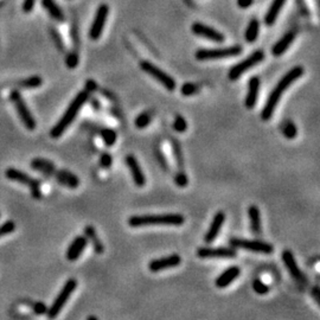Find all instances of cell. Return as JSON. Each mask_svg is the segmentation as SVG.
Returning <instances> with one entry per match:
<instances>
[{"mask_svg":"<svg viewBox=\"0 0 320 320\" xmlns=\"http://www.w3.org/2000/svg\"><path fill=\"white\" fill-rule=\"evenodd\" d=\"M302 74H304V68L300 67V65H297V67L292 68L291 70L277 82L275 88H274L272 90V93L269 94L267 102L264 104L262 112H261V119L263 121H268L270 117L273 116L276 106L280 102L281 96H283L284 93L290 88L292 83H294L298 78L301 77Z\"/></svg>","mask_w":320,"mask_h":320,"instance_id":"cell-1","label":"cell"},{"mask_svg":"<svg viewBox=\"0 0 320 320\" xmlns=\"http://www.w3.org/2000/svg\"><path fill=\"white\" fill-rule=\"evenodd\" d=\"M88 100L89 93L87 92L86 89L81 90V92L75 96V99L71 101L70 104H69L67 110H65L61 119L58 120V123L51 128L50 137L54 139H58L62 137V135L65 133V131L68 130L69 126L72 124V121L76 119V116L78 115L79 110H81V108L85 106Z\"/></svg>","mask_w":320,"mask_h":320,"instance_id":"cell-2","label":"cell"},{"mask_svg":"<svg viewBox=\"0 0 320 320\" xmlns=\"http://www.w3.org/2000/svg\"><path fill=\"white\" fill-rule=\"evenodd\" d=\"M185 217L180 214H160V215H135L128 218V225L132 228L153 227V225H171L179 227L184 224Z\"/></svg>","mask_w":320,"mask_h":320,"instance_id":"cell-3","label":"cell"},{"mask_svg":"<svg viewBox=\"0 0 320 320\" xmlns=\"http://www.w3.org/2000/svg\"><path fill=\"white\" fill-rule=\"evenodd\" d=\"M76 287H77V281H76V279H69L67 283L64 284V286L62 287V290L60 293H58L56 299H55L54 302H52L50 307H48V311H47L48 318L54 319L60 314L61 311L65 306V304H67L69 299H70L71 294L75 292Z\"/></svg>","mask_w":320,"mask_h":320,"instance_id":"cell-4","label":"cell"},{"mask_svg":"<svg viewBox=\"0 0 320 320\" xmlns=\"http://www.w3.org/2000/svg\"><path fill=\"white\" fill-rule=\"evenodd\" d=\"M10 100L12 101L13 106L17 110V114L20 117V121H22L24 126H25L29 131H34L37 127L36 119H34L32 113L30 112L29 107L25 101H24L22 94H20L18 90H12L11 94H10Z\"/></svg>","mask_w":320,"mask_h":320,"instance_id":"cell-5","label":"cell"},{"mask_svg":"<svg viewBox=\"0 0 320 320\" xmlns=\"http://www.w3.org/2000/svg\"><path fill=\"white\" fill-rule=\"evenodd\" d=\"M5 177L9 180L12 182L23 184V185H27L31 190V194L34 199H41L42 198V191H41V182L39 180L34 179L27 173L20 171L18 169L15 168H9L5 171Z\"/></svg>","mask_w":320,"mask_h":320,"instance_id":"cell-6","label":"cell"},{"mask_svg":"<svg viewBox=\"0 0 320 320\" xmlns=\"http://www.w3.org/2000/svg\"><path fill=\"white\" fill-rule=\"evenodd\" d=\"M242 48L239 45H234L229 48L221 49H199L196 51V58L198 61L222 60V58H230L241 55Z\"/></svg>","mask_w":320,"mask_h":320,"instance_id":"cell-7","label":"cell"},{"mask_svg":"<svg viewBox=\"0 0 320 320\" xmlns=\"http://www.w3.org/2000/svg\"><path fill=\"white\" fill-rule=\"evenodd\" d=\"M140 68L146 72V74L152 76L155 81H158L165 89L170 90V92H173V90L176 89L177 85L175 78L171 77L169 74H166L164 70L159 69L156 65L151 63V62L142 61L140 63Z\"/></svg>","mask_w":320,"mask_h":320,"instance_id":"cell-8","label":"cell"},{"mask_svg":"<svg viewBox=\"0 0 320 320\" xmlns=\"http://www.w3.org/2000/svg\"><path fill=\"white\" fill-rule=\"evenodd\" d=\"M264 60V52L262 50H256L254 51L249 57H247L245 61L239 62L238 64L234 65L229 71V78L231 81H236L241 76L245 74L246 71H248L249 69H252L257 65L259 63H261Z\"/></svg>","mask_w":320,"mask_h":320,"instance_id":"cell-9","label":"cell"},{"mask_svg":"<svg viewBox=\"0 0 320 320\" xmlns=\"http://www.w3.org/2000/svg\"><path fill=\"white\" fill-rule=\"evenodd\" d=\"M230 245L234 248L239 249H246L249 252H255L269 255V254L274 253V247L270 243L263 242V241H257V239H245V238H231Z\"/></svg>","mask_w":320,"mask_h":320,"instance_id":"cell-10","label":"cell"},{"mask_svg":"<svg viewBox=\"0 0 320 320\" xmlns=\"http://www.w3.org/2000/svg\"><path fill=\"white\" fill-rule=\"evenodd\" d=\"M108 12H109V9L106 4H102L99 6V9H97V11H96L95 18H94V22L92 24V26H90V31H89L90 39L96 41L101 37V34H102L103 32L104 25H106Z\"/></svg>","mask_w":320,"mask_h":320,"instance_id":"cell-11","label":"cell"},{"mask_svg":"<svg viewBox=\"0 0 320 320\" xmlns=\"http://www.w3.org/2000/svg\"><path fill=\"white\" fill-rule=\"evenodd\" d=\"M283 260L287 270L291 274V276L293 277L299 285H304V286L307 285V277L305 276V274L301 272L300 268H299L297 261H295V257L291 250H285L283 253Z\"/></svg>","mask_w":320,"mask_h":320,"instance_id":"cell-12","label":"cell"},{"mask_svg":"<svg viewBox=\"0 0 320 320\" xmlns=\"http://www.w3.org/2000/svg\"><path fill=\"white\" fill-rule=\"evenodd\" d=\"M180 262H182V257H180L178 254H172V255L160 257V259L151 261V262L148 263V269L153 273H158L162 272V270L178 267Z\"/></svg>","mask_w":320,"mask_h":320,"instance_id":"cell-13","label":"cell"},{"mask_svg":"<svg viewBox=\"0 0 320 320\" xmlns=\"http://www.w3.org/2000/svg\"><path fill=\"white\" fill-rule=\"evenodd\" d=\"M237 255L234 248H199L197 256L201 259H234Z\"/></svg>","mask_w":320,"mask_h":320,"instance_id":"cell-14","label":"cell"},{"mask_svg":"<svg viewBox=\"0 0 320 320\" xmlns=\"http://www.w3.org/2000/svg\"><path fill=\"white\" fill-rule=\"evenodd\" d=\"M192 32L196 34V36H199L202 38H205V39L212 42H217V43H222V42L224 41V36L220 32V31L212 29V27L208 25H204V24L202 23L193 24Z\"/></svg>","mask_w":320,"mask_h":320,"instance_id":"cell-15","label":"cell"},{"mask_svg":"<svg viewBox=\"0 0 320 320\" xmlns=\"http://www.w3.org/2000/svg\"><path fill=\"white\" fill-rule=\"evenodd\" d=\"M225 222V214L223 211H218L215 214L214 220H212L210 228L207 231V234L204 236V241L205 243H212L218 237L220 232L222 230V227H223Z\"/></svg>","mask_w":320,"mask_h":320,"instance_id":"cell-16","label":"cell"},{"mask_svg":"<svg viewBox=\"0 0 320 320\" xmlns=\"http://www.w3.org/2000/svg\"><path fill=\"white\" fill-rule=\"evenodd\" d=\"M87 245H88V238L85 237V236H77V237H75L67 249V254H65L67 259L69 261L77 260L86 250Z\"/></svg>","mask_w":320,"mask_h":320,"instance_id":"cell-17","label":"cell"},{"mask_svg":"<svg viewBox=\"0 0 320 320\" xmlns=\"http://www.w3.org/2000/svg\"><path fill=\"white\" fill-rule=\"evenodd\" d=\"M126 164L130 169V171L132 173V177H133V180L135 183V185L139 187H142L146 184V178L144 172H142L141 166L138 163L137 158L134 155H127L126 156Z\"/></svg>","mask_w":320,"mask_h":320,"instance_id":"cell-18","label":"cell"},{"mask_svg":"<svg viewBox=\"0 0 320 320\" xmlns=\"http://www.w3.org/2000/svg\"><path fill=\"white\" fill-rule=\"evenodd\" d=\"M260 85L261 81L259 77L254 76L249 79L248 85V94H247L245 104L248 109H253L256 106L257 99H259V93H260Z\"/></svg>","mask_w":320,"mask_h":320,"instance_id":"cell-19","label":"cell"},{"mask_svg":"<svg viewBox=\"0 0 320 320\" xmlns=\"http://www.w3.org/2000/svg\"><path fill=\"white\" fill-rule=\"evenodd\" d=\"M295 34H297L295 30L288 31L287 33H285L284 36L276 42L275 45L272 48V54L274 55V56L279 57L288 50V48L291 47L292 43H293L295 39Z\"/></svg>","mask_w":320,"mask_h":320,"instance_id":"cell-20","label":"cell"},{"mask_svg":"<svg viewBox=\"0 0 320 320\" xmlns=\"http://www.w3.org/2000/svg\"><path fill=\"white\" fill-rule=\"evenodd\" d=\"M31 168L34 171H38L48 177H54L55 173L57 171L56 165L54 163H51L50 160L44 159V158H34L31 162Z\"/></svg>","mask_w":320,"mask_h":320,"instance_id":"cell-21","label":"cell"},{"mask_svg":"<svg viewBox=\"0 0 320 320\" xmlns=\"http://www.w3.org/2000/svg\"><path fill=\"white\" fill-rule=\"evenodd\" d=\"M241 274V269L238 267H230V268L225 269L223 273H221V275L217 277L216 281H215V285L218 288H225L234 283V281L237 279Z\"/></svg>","mask_w":320,"mask_h":320,"instance_id":"cell-22","label":"cell"},{"mask_svg":"<svg viewBox=\"0 0 320 320\" xmlns=\"http://www.w3.org/2000/svg\"><path fill=\"white\" fill-rule=\"evenodd\" d=\"M54 177L58 183L69 187V189H76L79 185L78 177L68 171V170H60V171L57 170Z\"/></svg>","mask_w":320,"mask_h":320,"instance_id":"cell-23","label":"cell"},{"mask_svg":"<svg viewBox=\"0 0 320 320\" xmlns=\"http://www.w3.org/2000/svg\"><path fill=\"white\" fill-rule=\"evenodd\" d=\"M248 216L252 231L255 235H261V232H262V229H261V214L256 205H250L248 209Z\"/></svg>","mask_w":320,"mask_h":320,"instance_id":"cell-24","label":"cell"},{"mask_svg":"<svg viewBox=\"0 0 320 320\" xmlns=\"http://www.w3.org/2000/svg\"><path fill=\"white\" fill-rule=\"evenodd\" d=\"M285 2H286V0H274V2L272 3V5H270L268 12H267L266 18H264L266 24H268V25H273V24L275 23V20L277 18V16H279L281 9H283Z\"/></svg>","mask_w":320,"mask_h":320,"instance_id":"cell-25","label":"cell"},{"mask_svg":"<svg viewBox=\"0 0 320 320\" xmlns=\"http://www.w3.org/2000/svg\"><path fill=\"white\" fill-rule=\"evenodd\" d=\"M85 234L87 236V238H89L90 241H92L95 253L102 254L104 252V247L102 245V242L100 241V238L97 237L95 228L92 227V225H87V227L85 228Z\"/></svg>","mask_w":320,"mask_h":320,"instance_id":"cell-26","label":"cell"},{"mask_svg":"<svg viewBox=\"0 0 320 320\" xmlns=\"http://www.w3.org/2000/svg\"><path fill=\"white\" fill-rule=\"evenodd\" d=\"M42 5H43V8L47 10V11L49 12V15H50L52 18L58 20V22H63L64 20L63 13H62L61 9L58 8L57 4L54 2V0H42Z\"/></svg>","mask_w":320,"mask_h":320,"instance_id":"cell-27","label":"cell"},{"mask_svg":"<svg viewBox=\"0 0 320 320\" xmlns=\"http://www.w3.org/2000/svg\"><path fill=\"white\" fill-rule=\"evenodd\" d=\"M259 31H260V23L257 19H252L250 20L248 27H247L245 37L246 41L248 43H253L257 39V36H259Z\"/></svg>","mask_w":320,"mask_h":320,"instance_id":"cell-28","label":"cell"},{"mask_svg":"<svg viewBox=\"0 0 320 320\" xmlns=\"http://www.w3.org/2000/svg\"><path fill=\"white\" fill-rule=\"evenodd\" d=\"M171 144H172V151H173V155H175V159H176L177 168L179 169V171H184V156H183V152H182V147H180V144L176 140V139H172Z\"/></svg>","mask_w":320,"mask_h":320,"instance_id":"cell-29","label":"cell"},{"mask_svg":"<svg viewBox=\"0 0 320 320\" xmlns=\"http://www.w3.org/2000/svg\"><path fill=\"white\" fill-rule=\"evenodd\" d=\"M42 85H43V78L37 75L30 76V77L23 79V81H20L18 83V86L22 87V88L24 89H34V88H38V87H41Z\"/></svg>","mask_w":320,"mask_h":320,"instance_id":"cell-30","label":"cell"},{"mask_svg":"<svg viewBox=\"0 0 320 320\" xmlns=\"http://www.w3.org/2000/svg\"><path fill=\"white\" fill-rule=\"evenodd\" d=\"M101 138H102V140L104 144H106V146L110 147V146H113L114 144H115V141L117 139V134L115 131L112 130V128H104V130H102V132H101Z\"/></svg>","mask_w":320,"mask_h":320,"instance_id":"cell-31","label":"cell"},{"mask_svg":"<svg viewBox=\"0 0 320 320\" xmlns=\"http://www.w3.org/2000/svg\"><path fill=\"white\" fill-rule=\"evenodd\" d=\"M281 131H283V134L287 139H294L298 135L297 126L292 121H286L281 127Z\"/></svg>","mask_w":320,"mask_h":320,"instance_id":"cell-32","label":"cell"},{"mask_svg":"<svg viewBox=\"0 0 320 320\" xmlns=\"http://www.w3.org/2000/svg\"><path fill=\"white\" fill-rule=\"evenodd\" d=\"M151 120H152V115L148 112L141 113L140 115H138L137 119H135V123H134L135 127L137 128H146L149 124H151Z\"/></svg>","mask_w":320,"mask_h":320,"instance_id":"cell-33","label":"cell"},{"mask_svg":"<svg viewBox=\"0 0 320 320\" xmlns=\"http://www.w3.org/2000/svg\"><path fill=\"white\" fill-rule=\"evenodd\" d=\"M253 290L260 295H266L269 292V286L263 283L261 279H255L253 281Z\"/></svg>","mask_w":320,"mask_h":320,"instance_id":"cell-34","label":"cell"},{"mask_svg":"<svg viewBox=\"0 0 320 320\" xmlns=\"http://www.w3.org/2000/svg\"><path fill=\"white\" fill-rule=\"evenodd\" d=\"M16 230V223L13 221H6L0 225V237L12 234Z\"/></svg>","mask_w":320,"mask_h":320,"instance_id":"cell-35","label":"cell"},{"mask_svg":"<svg viewBox=\"0 0 320 320\" xmlns=\"http://www.w3.org/2000/svg\"><path fill=\"white\" fill-rule=\"evenodd\" d=\"M199 86L194 85V83H185V85H183L180 92L184 96H192L199 92Z\"/></svg>","mask_w":320,"mask_h":320,"instance_id":"cell-36","label":"cell"},{"mask_svg":"<svg viewBox=\"0 0 320 320\" xmlns=\"http://www.w3.org/2000/svg\"><path fill=\"white\" fill-rule=\"evenodd\" d=\"M173 128L178 133H184L187 130V123L182 115H176L175 123H173Z\"/></svg>","mask_w":320,"mask_h":320,"instance_id":"cell-37","label":"cell"},{"mask_svg":"<svg viewBox=\"0 0 320 320\" xmlns=\"http://www.w3.org/2000/svg\"><path fill=\"white\" fill-rule=\"evenodd\" d=\"M154 153H155L156 159H158L159 165L162 166V168H163V170H164V171H169V164H168V160H166L165 155H164V153H163L162 149H160V148H155Z\"/></svg>","mask_w":320,"mask_h":320,"instance_id":"cell-38","label":"cell"},{"mask_svg":"<svg viewBox=\"0 0 320 320\" xmlns=\"http://www.w3.org/2000/svg\"><path fill=\"white\" fill-rule=\"evenodd\" d=\"M175 183L179 187H185L189 184V178H187L186 173L184 171H179L175 177Z\"/></svg>","mask_w":320,"mask_h":320,"instance_id":"cell-39","label":"cell"},{"mask_svg":"<svg viewBox=\"0 0 320 320\" xmlns=\"http://www.w3.org/2000/svg\"><path fill=\"white\" fill-rule=\"evenodd\" d=\"M113 164V158L112 155L108 154V153H103L100 158V165L102 166L103 169H109Z\"/></svg>","mask_w":320,"mask_h":320,"instance_id":"cell-40","label":"cell"},{"mask_svg":"<svg viewBox=\"0 0 320 320\" xmlns=\"http://www.w3.org/2000/svg\"><path fill=\"white\" fill-rule=\"evenodd\" d=\"M31 307H32L33 312L37 313V314H45L48 311V307L47 305L43 304V302L41 301H37V302H33V304H31Z\"/></svg>","mask_w":320,"mask_h":320,"instance_id":"cell-41","label":"cell"},{"mask_svg":"<svg viewBox=\"0 0 320 320\" xmlns=\"http://www.w3.org/2000/svg\"><path fill=\"white\" fill-rule=\"evenodd\" d=\"M78 64V56L76 52H71V54L68 55L67 57V65L69 69H74L77 67Z\"/></svg>","mask_w":320,"mask_h":320,"instance_id":"cell-42","label":"cell"},{"mask_svg":"<svg viewBox=\"0 0 320 320\" xmlns=\"http://www.w3.org/2000/svg\"><path fill=\"white\" fill-rule=\"evenodd\" d=\"M33 6H34V0H24L23 11L25 13H29L32 11Z\"/></svg>","mask_w":320,"mask_h":320,"instance_id":"cell-43","label":"cell"},{"mask_svg":"<svg viewBox=\"0 0 320 320\" xmlns=\"http://www.w3.org/2000/svg\"><path fill=\"white\" fill-rule=\"evenodd\" d=\"M97 88V86H96V82L95 81H92V79H89V81H87V83H86V90L88 93H92V92H94V90H95Z\"/></svg>","mask_w":320,"mask_h":320,"instance_id":"cell-44","label":"cell"},{"mask_svg":"<svg viewBox=\"0 0 320 320\" xmlns=\"http://www.w3.org/2000/svg\"><path fill=\"white\" fill-rule=\"evenodd\" d=\"M254 0H237V4L241 9H248L249 6H252Z\"/></svg>","mask_w":320,"mask_h":320,"instance_id":"cell-45","label":"cell"},{"mask_svg":"<svg viewBox=\"0 0 320 320\" xmlns=\"http://www.w3.org/2000/svg\"><path fill=\"white\" fill-rule=\"evenodd\" d=\"M312 295H313V298H314L316 304L320 305V291L318 286H314L312 288Z\"/></svg>","mask_w":320,"mask_h":320,"instance_id":"cell-46","label":"cell"},{"mask_svg":"<svg viewBox=\"0 0 320 320\" xmlns=\"http://www.w3.org/2000/svg\"><path fill=\"white\" fill-rule=\"evenodd\" d=\"M90 106H92L93 108L95 109V110H99V109H100V102H99V100L95 99V97H93V99L90 100Z\"/></svg>","mask_w":320,"mask_h":320,"instance_id":"cell-47","label":"cell"},{"mask_svg":"<svg viewBox=\"0 0 320 320\" xmlns=\"http://www.w3.org/2000/svg\"><path fill=\"white\" fill-rule=\"evenodd\" d=\"M88 319H89V320H90V319H93V320H96L97 318H96V316H94V315H93V316H88Z\"/></svg>","mask_w":320,"mask_h":320,"instance_id":"cell-48","label":"cell"}]
</instances>
